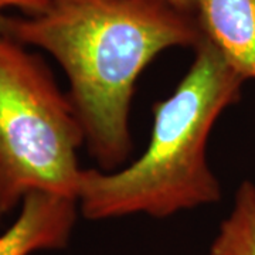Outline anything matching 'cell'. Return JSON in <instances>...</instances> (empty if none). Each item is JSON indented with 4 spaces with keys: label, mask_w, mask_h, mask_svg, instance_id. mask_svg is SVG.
<instances>
[{
    "label": "cell",
    "mask_w": 255,
    "mask_h": 255,
    "mask_svg": "<svg viewBox=\"0 0 255 255\" xmlns=\"http://www.w3.org/2000/svg\"><path fill=\"white\" fill-rule=\"evenodd\" d=\"M0 34L60 64L88 153L104 172L132 153L130 104L143 70L166 50L204 38L196 13L172 0H51L34 16L3 14Z\"/></svg>",
    "instance_id": "1"
},
{
    "label": "cell",
    "mask_w": 255,
    "mask_h": 255,
    "mask_svg": "<svg viewBox=\"0 0 255 255\" xmlns=\"http://www.w3.org/2000/svg\"><path fill=\"white\" fill-rule=\"evenodd\" d=\"M174 91L153 107L146 150L124 169H82L78 209L88 220L146 214L164 219L214 204L221 186L207 159L210 133L241 100L244 80L204 37Z\"/></svg>",
    "instance_id": "2"
},
{
    "label": "cell",
    "mask_w": 255,
    "mask_h": 255,
    "mask_svg": "<svg viewBox=\"0 0 255 255\" xmlns=\"http://www.w3.org/2000/svg\"><path fill=\"white\" fill-rule=\"evenodd\" d=\"M84 145L73 102L43 57L0 34V217L31 191L77 199Z\"/></svg>",
    "instance_id": "3"
},
{
    "label": "cell",
    "mask_w": 255,
    "mask_h": 255,
    "mask_svg": "<svg viewBox=\"0 0 255 255\" xmlns=\"http://www.w3.org/2000/svg\"><path fill=\"white\" fill-rule=\"evenodd\" d=\"M78 201L47 191H31L20 204V213L0 234V255H31L64 250L78 217Z\"/></svg>",
    "instance_id": "4"
},
{
    "label": "cell",
    "mask_w": 255,
    "mask_h": 255,
    "mask_svg": "<svg viewBox=\"0 0 255 255\" xmlns=\"http://www.w3.org/2000/svg\"><path fill=\"white\" fill-rule=\"evenodd\" d=\"M204 37L244 80H255V0H193Z\"/></svg>",
    "instance_id": "5"
},
{
    "label": "cell",
    "mask_w": 255,
    "mask_h": 255,
    "mask_svg": "<svg viewBox=\"0 0 255 255\" xmlns=\"http://www.w3.org/2000/svg\"><path fill=\"white\" fill-rule=\"evenodd\" d=\"M209 255H255V184H240L234 206L220 226Z\"/></svg>",
    "instance_id": "6"
},
{
    "label": "cell",
    "mask_w": 255,
    "mask_h": 255,
    "mask_svg": "<svg viewBox=\"0 0 255 255\" xmlns=\"http://www.w3.org/2000/svg\"><path fill=\"white\" fill-rule=\"evenodd\" d=\"M51 0H0V17L7 9L21 10L26 16H34L48 7Z\"/></svg>",
    "instance_id": "7"
},
{
    "label": "cell",
    "mask_w": 255,
    "mask_h": 255,
    "mask_svg": "<svg viewBox=\"0 0 255 255\" xmlns=\"http://www.w3.org/2000/svg\"><path fill=\"white\" fill-rule=\"evenodd\" d=\"M172 1H173V3H176L177 6L183 7V9L194 11V10H193V0H172Z\"/></svg>",
    "instance_id": "8"
}]
</instances>
